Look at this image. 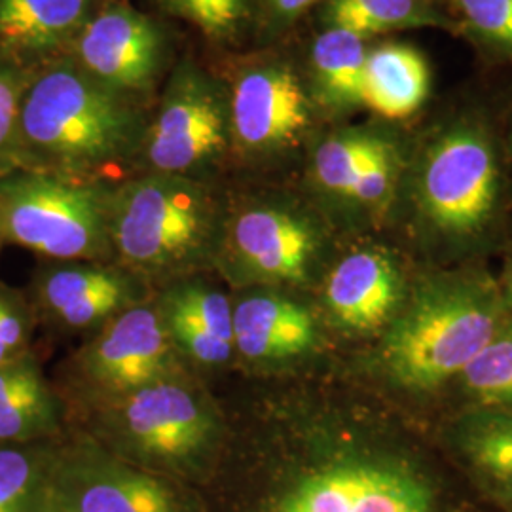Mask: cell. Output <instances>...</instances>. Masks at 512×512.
I'll return each instance as SVG.
<instances>
[{"mask_svg":"<svg viewBox=\"0 0 512 512\" xmlns=\"http://www.w3.org/2000/svg\"><path fill=\"white\" fill-rule=\"evenodd\" d=\"M105 425L110 454L150 473L203 482L217 465L219 414L175 372L114 399Z\"/></svg>","mask_w":512,"mask_h":512,"instance_id":"3","label":"cell"},{"mask_svg":"<svg viewBox=\"0 0 512 512\" xmlns=\"http://www.w3.org/2000/svg\"><path fill=\"white\" fill-rule=\"evenodd\" d=\"M452 440L478 488L512 507V404H482L456 423Z\"/></svg>","mask_w":512,"mask_h":512,"instance_id":"20","label":"cell"},{"mask_svg":"<svg viewBox=\"0 0 512 512\" xmlns=\"http://www.w3.org/2000/svg\"><path fill=\"white\" fill-rule=\"evenodd\" d=\"M95 0H0V54L31 71L73 46Z\"/></svg>","mask_w":512,"mask_h":512,"instance_id":"16","label":"cell"},{"mask_svg":"<svg viewBox=\"0 0 512 512\" xmlns=\"http://www.w3.org/2000/svg\"><path fill=\"white\" fill-rule=\"evenodd\" d=\"M0 245H4V241H2V236H0Z\"/></svg>","mask_w":512,"mask_h":512,"instance_id":"35","label":"cell"},{"mask_svg":"<svg viewBox=\"0 0 512 512\" xmlns=\"http://www.w3.org/2000/svg\"><path fill=\"white\" fill-rule=\"evenodd\" d=\"M173 346L158 308L129 306L84 349L78 370L99 391L118 399L173 374Z\"/></svg>","mask_w":512,"mask_h":512,"instance_id":"12","label":"cell"},{"mask_svg":"<svg viewBox=\"0 0 512 512\" xmlns=\"http://www.w3.org/2000/svg\"><path fill=\"white\" fill-rule=\"evenodd\" d=\"M230 92L232 143L251 156L293 147L310 128L311 97L285 63L247 67Z\"/></svg>","mask_w":512,"mask_h":512,"instance_id":"11","label":"cell"},{"mask_svg":"<svg viewBox=\"0 0 512 512\" xmlns=\"http://www.w3.org/2000/svg\"><path fill=\"white\" fill-rule=\"evenodd\" d=\"M431 69L420 50L403 42L368 48L363 74V107L385 120H406L425 105Z\"/></svg>","mask_w":512,"mask_h":512,"instance_id":"21","label":"cell"},{"mask_svg":"<svg viewBox=\"0 0 512 512\" xmlns=\"http://www.w3.org/2000/svg\"><path fill=\"white\" fill-rule=\"evenodd\" d=\"M503 323V300L488 279L440 275L395 315L382 346L385 370L404 389H437L459 378Z\"/></svg>","mask_w":512,"mask_h":512,"instance_id":"2","label":"cell"},{"mask_svg":"<svg viewBox=\"0 0 512 512\" xmlns=\"http://www.w3.org/2000/svg\"><path fill=\"white\" fill-rule=\"evenodd\" d=\"M110 194L82 179L14 169L0 177L2 241L61 262L103 256L112 247Z\"/></svg>","mask_w":512,"mask_h":512,"instance_id":"4","label":"cell"},{"mask_svg":"<svg viewBox=\"0 0 512 512\" xmlns=\"http://www.w3.org/2000/svg\"><path fill=\"white\" fill-rule=\"evenodd\" d=\"M61 401L33 353L0 366V444L54 440Z\"/></svg>","mask_w":512,"mask_h":512,"instance_id":"19","label":"cell"},{"mask_svg":"<svg viewBox=\"0 0 512 512\" xmlns=\"http://www.w3.org/2000/svg\"><path fill=\"white\" fill-rule=\"evenodd\" d=\"M54 440L0 444V512H27L50 482Z\"/></svg>","mask_w":512,"mask_h":512,"instance_id":"25","label":"cell"},{"mask_svg":"<svg viewBox=\"0 0 512 512\" xmlns=\"http://www.w3.org/2000/svg\"><path fill=\"white\" fill-rule=\"evenodd\" d=\"M387 135L374 129L348 128L330 133L313 154L311 173L321 192L348 202L351 190L366 165L387 143Z\"/></svg>","mask_w":512,"mask_h":512,"instance_id":"24","label":"cell"},{"mask_svg":"<svg viewBox=\"0 0 512 512\" xmlns=\"http://www.w3.org/2000/svg\"><path fill=\"white\" fill-rule=\"evenodd\" d=\"M315 342L313 315L289 298L255 294L234 308V346L249 361L300 357Z\"/></svg>","mask_w":512,"mask_h":512,"instance_id":"18","label":"cell"},{"mask_svg":"<svg viewBox=\"0 0 512 512\" xmlns=\"http://www.w3.org/2000/svg\"><path fill=\"white\" fill-rule=\"evenodd\" d=\"M459 378L482 404H512V319H505Z\"/></svg>","mask_w":512,"mask_h":512,"instance_id":"26","label":"cell"},{"mask_svg":"<svg viewBox=\"0 0 512 512\" xmlns=\"http://www.w3.org/2000/svg\"><path fill=\"white\" fill-rule=\"evenodd\" d=\"M71 57L114 92L126 97L150 92L164 65V33L128 4H109L74 38Z\"/></svg>","mask_w":512,"mask_h":512,"instance_id":"10","label":"cell"},{"mask_svg":"<svg viewBox=\"0 0 512 512\" xmlns=\"http://www.w3.org/2000/svg\"><path fill=\"white\" fill-rule=\"evenodd\" d=\"M135 298L126 275L101 266L54 264L38 272L33 315L67 329H88L126 310Z\"/></svg>","mask_w":512,"mask_h":512,"instance_id":"14","label":"cell"},{"mask_svg":"<svg viewBox=\"0 0 512 512\" xmlns=\"http://www.w3.org/2000/svg\"><path fill=\"white\" fill-rule=\"evenodd\" d=\"M215 230V205L190 177L150 173L110 194V245L135 270L165 272L196 258Z\"/></svg>","mask_w":512,"mask_h":512,"instance_id":"6","label":"cell"},{"mask_svg":"<svg viewBox=\"0 0 512 512\" xmlns=\"http://www.w3.org/2000/svg\"><path fill=\"white\" fill-rule=\"evenodd\" d=\"M467 31L486 48L512 59V0H452Z\"/></svg>","mask_w":512,"mask_h":512,"instance_id":"27","label":"cell"},{"mask_svg":"<svg viewBox=\"0 0 512 512\" xmlns=\"http://www.w3.org/2000/svg\"><path fill=\"white\" fill-rule=\"evenodd\" d=\"M317 0H270L275 16L281 19L298 18L304 14Z\"/></svg>","mask_w":512,"mask_h":512,"instance_id":"32","label":"cell"},{"mask_svg":"<svg viewBox=\"0 0 512 512\" xmlns=\"http://www.w3.org/2000/svg\"><path fill=\"white\" fill-rule=\"evenodd\" d=\"M401 302V275L391 260L376 249L344 256L330 272L325 304L332 319L348 330L380 329Z\"/></svg>","mask_w":512,"mask_h":512,"instance_id":"15","label":"cell"},{"mask_svg":"<svg viewBox=\"0 0 512 512\" xmlns=\"http://www.w3.org/2000/svg\"><path fill=\"white\" fill-rule=\"evenodd\" d=\"M50 488L71 512H203L175 480L99 448L59 446Z\"/></svg>","mask_w":512,"mask_h":512,"instance_id":"9","label":"cell"},{"mask_svg":"<svg viewBox=\"0 0 512 512\" xmlns=\"http://www.w3.org/2000/svg\"><path fill=\"white\" fill-rule=\"evenodd\" d=\"M27 512H71L61 501L59 497L54 494V490L50 488V482L48 486L44 488V492L40 494L37 501L31 505V509Z\"/></svg>","mask_w":512,"mask_h":512,"instance_id":"33","label":"cell"},{"mask_svg":"<svg viewBox=\"0 0 512 512\" xmlns=\"http://www.w3.org/2000/svg\"><path fill=\"white\" fill-rule=\"evenodd\" d=\"M232 145L230 92L192 59L173 71L141 148L152 173L190 177Z\"/></svg>","mask_w":512,"mask_h":512,"instance_id":"8","label":"cell"},{"mask_svg":"<svg viewBox=\"0 0 512 512\" xmlns=\"http://www.w3.org/2000/svg\"><path fill=\"white\" fill-rule=\"evenodd\" d=\"M251 512H440V497L408 459L344 452L277 480Z\"/></svg>","mask_w":512,"mask_h":512,"instance_id":"5","label":"cell"},{"mask_svg":"<svg viewBox=\"0 0 512 512\" xmlns=\"http://www.w3.org/2000/svg\"><path fill=\"white\" fill-rule=\"evenodd\" d=\"M366 54V38L325 27L311 44V99L334 114L361 109Z\"/></svg>","mask_w":512,"mask_h":512,"instance_id":"22","label":"cell"},{"mask_svg":"<svg viewBox=\"0 0 512 512\" xmlns=\"http://www.w3.org/2000/svg\"><path fill=\"white\" fill-rule=\"evenodd\" d=\"M35 315L21 294L0 285V366L31 353Z\"/></svg>","mask_w":512,"mask_h":512,"instance_id":"31","label":"cell"},{"mask_svg":"<svg viewBox=\"0 0 512 512\" xmlns=\"http://www.w3.org/2000/svg\"><path fill=\"white\" fill-rule=\"evenodd\" d=\"M165 8L192 25L205 37L230 40L236 37L247 16V0H162Z\"/></svg>","mask_w":512,"mask_h":512,"instance_id":"29","label":"cell"},{"mask_svg":"<svg viewBox=\"0 0 512 512\" xmlns=\"http://www.w3.org/2000/svg\"><path fill=\"white\" fill-rule=\"evenodd\" d=\"M173 344L200 365H222L234 351V308L203 285H181L158 306Z\"/></svg>","mask_w":512,"mask_h":512,"instance_id":"17","label":"cell"},{"mask_svg":"<svg viewBox=\"0 0 512 512\" xmlns=\"http://www.w3.org/2000/svg\"><path fill=\"white\" fill-rule=\"evenodd\" d=\"M507 291H509V294L512 296V262L511 268H509V272H507Z\"/></svg>","mask_w":512,"mask_h":512,"instance_id":"34","label":"cell"},{"mask_svg":"<svg viewBox=\"0 0 512 512\" xmlns=\"http://www.w3.org/2000/svg\"><path fill=\"white\" fill-rule=\"evenodd\" d=\"M511 511H512V507H511Z\"/></svg>","mask_w":512,"mask_h":512,"instance_id":"36","label":"cell"},{"mask_svg":"<svg viewBox=\"0 0 512 512\" xmlns=\"http://www.w3.org/2000/svg\"><path fill=\"white\" fill-rule=\"evenodd\" d=\"M131 99L86 73L69 54L27 73L19 105L18 169L82 179L141 147Z\"/></svg>","mask_w":512,"mask_h":512,"instance_id":"1","label":"cell"},{"mask_svg":"<svg viewBox=\"0 0 512 512\" xmlns=\"http://www.w3.org/2000/svg\"><path fill=\"white\" fill-rule=\"evenodd\" d=\"M401 169V148L389 137L384 147L380 148V152L366 165L363 175L351 190L348 202L370 211L382 209L391 200L397 188Z\"/></svg>","mask_w":512,"mask_h":512,"instance_id":"30","label":"cell"},{"mask_svg":"<svg viewBox=\"0 0 512 512\" xmlns=\"http://www.w3.org/2000/svg\"><path fill=\"white\" fill-rule=\"evenodd\" d=\"M499 192L494 141L482 122L459 118L423 148L414 196L421 220L442 238L480 236L494 220Z\"/></svg>","mask_w":512,"mask_h":512,"instance_id":"7","label":"cell"},{"mask_svg":"<svg viewBox=\"0 0 512 512\" xmlns=\"http://www.w3.org/2000/svg\"><path fill=\"white\" fill-rule=\"evenodd\" d=\"M27 69L0 54V177L18 169L19 105Z\"/></svg>","mask_w":512,"mask_h":512,"instance_id":"28","label":"cell"},{"mask_svg":"<svg viewBox=\"0 0 512 512\" xmlns=\"http://www.w3.org/2000/svg\"><path fill=\"white\" fill-rule=\"evenodd\" d=\"M230 249L245 272L262 281H302L319 251V232L300 211L260 203L239 211L228 226Z\"/></svg>","mask_w":512,"mask_h":512,"instance_id":"13","label":"cell"},{"mask_svg":"<svg viewBox=\"0 0 512 512\" xmlns=\"http://www.w3.org/2000/svg\"><path fill=\"white\" fill-rule=\"evenodd\" d=\"M323 19L361 38L448 25L431 0H329Z\"/></svg>","mask_w":512,"mask_h":512,"instance_id":"23","label":"cell"}]
</instances>
